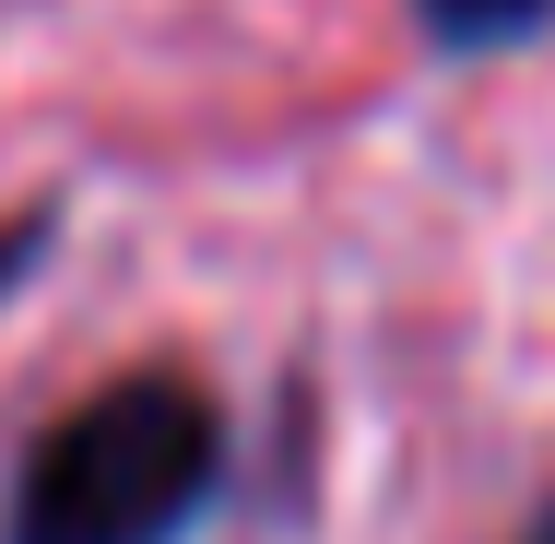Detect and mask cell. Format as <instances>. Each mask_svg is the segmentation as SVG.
<instances>
[{
	"mask_svg": "<svg viewBox=\"0 0 555 544\" xmlns=\"http://www.w3.org/2000/svg\"><path fill=\"white\" fill-rule=\"evenodd\" d=\"M224 497V415L202 379L130 367L24 450L0 544H190Z\"/></svg>",
	"mask_w": 555,
	"mask_h": 544,
	"instance_id": "1",
	"label": "cell"
},
{
	"mask_svg": "<svg viewBox=\"0 0 555 544\" xmlns=\"http://www.w3.org/2000/svg\"><path fill=\"white\" fill-rule=\"evenodd\" d=\"M48 249H60V202H36V214H12V225H0V308H12V296L48 273Z\"/></svg>",
	"mask_w": 555,
	"mask_h": 544,
	"instance_id": "3",
	"label": "cell"
},
{
	"mask_svg": "<svg viewBox=\"0 0 555 544\" xmlns=\"http://www.w3.org/2000/svg\"><path fill=\"white\" fill-rule=\"evenodd\" d=\"M520 544H555V509H544V521H532V533H520Z\"/></svg>",
	"mask_w": 555,
	"mask_h": 544,
	"instance_id": "4",
	"label": "cell"
},
{
	"mask_svg": "<svg viewBox=\"0 0 555 544\" xmlns=\"http://www.w3.org/2000/svg\"><path fill=\"white\" fill-rule=\"evenodd\" d=\"M414 24L438 60H485V48H532L555 24V0H414Z\"/></svg>",
	"mask_w": 555,
	"mask_h": 544,
	"instance_id": "2",
	"label": "cell"
}]
</instances>
